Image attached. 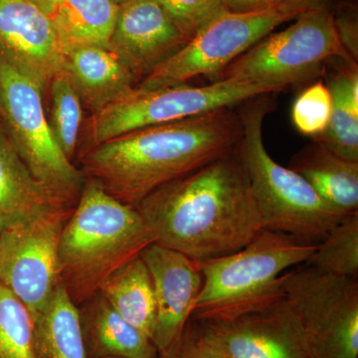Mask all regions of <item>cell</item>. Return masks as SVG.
<instances>
[{
	"mask_svg": "<svg viewBox=\"0 0 358 358\" xmlns=\"http://www.w3.org/2000/svg\"><path fill=\"white\" fill-rule=\"evenodd\" d=\"M315 246L265 229L239 251L201 262L203 284L192 317L226 320L274 305L285 298V273L305 263Z\"/></svg>",
	"mask_w": 358,
	"mask_h": 358,
	"instance_id": "cell-5",
	"label": "cell"
},
{
	"mask_svg": "<svg viewBox=\"0 0 358 358\" xmlns=\"http://www.w3.org/2000/svg\"><path fill=\"white\" fill-rule=\"evenodd\" d=\"M48 87L51 96L50 114L47 117L49 126L63 154L73 162L83 126V105L65 70L54 76Z\"/></svg>",
	"mask_w": 358,
	"mask_h": 358,
	"instance_id": "cell-25",
	"label": "cell"
},
{
	"mask_svg": "<svg viewBox=\"0 0 358 358\" xmlns=\"http://www.w3.org/2000/svg\"><path fill=\"white\" fill-rule=\"evenodd\" d=\"M294 20L282 31L264 37L212 77V82H248L281 92L315 76L331 59L355 62L341 43L327 4L312 7Z\"/></svg>",
	"mask_w": 358,
	"mask_h": 358,
	"instance_id": "cell-7",
	"label": "cell"
},
{
	"mask_svg": "<svg viewBox=\"0 0 358 358\" xmlns=\"http://www.w3.org/2000/svg\"><path fill=\"white\" fill-rule=\"evenodd\" d=\"M155 242L136 207L122 203L86 178L61 232L59 281L79 307L98 293L113 273Z\"/></svg>",
	"mask_w": 358,
	"mask_h": 358,
	"instance_id": "cell-3",
	"label": "cell"
},
{
	"mask_svg": "<svg viewBox=\"0 0 358 358\" xmlns=\"http://www.w3.org/2000/svg\"><path fill=\"white\" fill-rule=\"evenodd\" d=\"M329 77L331 113L326 131L315 140L341 159L358 162L357 63L343 61Z\"/></svg>",
	"mask_w": 358,
	"mask_h": 358,
	"instance_id": "cell-21",
	"label": "cell"
},
{
	"mask_svg": "<svg viewBox=\"0 0 358 358\" xmlns=\"http://www.w3.org/2000/svg\"><path fill=\"white\" fill-rule=\"evenodd\" d=\"M31 1L51 17L52 14L55 13L57 7L62 3L63 0H31Z\"/></svg>",
	"mask_w": 358,
	"mask_h": 358,
	"instance_id": "cell-32",
	"label": "cell"
},
{
	"mask_svg": "<svg viewBox=\"0 0 358 358\" xmlns=\"http://www.w3.org/2000/svg\"><path fill=\"white\" fill-rule=\"evenodd\" d=\"M181 32L192 38L223 8L222 0H157Z\"/></svg>",
	"mask_w": 358,
	"mask_h": 358,
	"instance_id": "cell-28",
	"label": "cell"
},
{
	"mask_svg": "<svg viewBox=\"0 0 358 358\" xmlns=\"http://www.w3.org/2000/svg\"><path fill=\"white\" fill-rule=\"evenodd\" d=\"M0 57L43 90L64 70L51 17L31 0H0Z\"/></svg>",
	"mask_w": 358,
	"mask_h": 358,
	"instance_id": "cell-13",
	"label": "cell"
},
{
	"mask_svg": "<svg viewBox=\"0 0 358 358\" xmlns=\"http://www.w3.org/2000/svg\"><path fill=\"white\" fill-rule=\"evenodd\" d=\"M98 293L127 322L152 338L155 322L154 286L141 257L117 268L103 282Z\"/></svg>",
	"mask_w": 358,
	"mask_h": 358,
	"instance_id": "cell-23",
	"label": "cell"
},
{
	"mask_svg": "<svg viewBox=\"0 0 358 358\" xmlns=\"http://www.w3.org/2000/svg\"><path fill=\"white\" fill-rule=\"evenodd\" d=\"M72 210L53 209L0 232V284L22 301L32 320L60 282L59 241Z\"/></svg>",
	"mask_w": 358,
	"mask_h": 358,
	"instance_id": "cell-11",
	"label": "cell"
},
{
	"mask_svg": "<svg viewBox=\"0 0 358 358\" xmlns=\"http://www.w3.org/2000/svg\"><path fill=\"white\" fill-rule=\"evenodd\" d=\"M282 3L281 0H222V6L232 13H250Z\"/></svg>",
	"mask_w": 358,
	"mask_h": 358,
	"instance_id": "cell-31",
	"label": "cell"
},
{
	"mask_svg": "<svg viewBox=\"0 0 358 358\" xmlns=\"http://www.w3.org/2000/svg\"><path fill=\"white\" fill-rule=\"evenodd\" d=\"M0 358H36L31 315L22 301L1 284Z\"/></svg>",
	"mask_w": 358,
	"mask_h": 358,
	"instance_id": "cell-26",
	"label": "cell"
},
{
	"mask_svg": "<svg viewBox=\"0 0 358 358\" xmlns=\"http://www.w3.org/2000/svg\"><path fill=\"white\" fill-rule=\"evenodd\" d=\"M78 310L88 358H159L152 338L127 322L100 293Z\"/></svg>",
	"mask_w": 358,
	"mask_h": 358,
	"instance_id": "cell-17",
	"label": "cell"
},
{
	"mask_svg": "<svg viewBox=\"0 0 358 358\" xmlns=\"http://www.w3.org/2000/svg\"><path fill=\"white\" fill-rule=\"evenodd\" d=\"M105 358H119V357H105Z\"/></svg>",
	"mask_w": 358,
	"mask_h": 358,
	"instance_id": "cell-35",
	"label": "cell"
},
{
	"mask_svg": "<svg viewBox=\"0 0 358 358\" xmlns=\"http://www.w3.org/2000/svg\"><path fill=\"white\" fill-rule=\"evenodd\" d=\"M155 300V322L152 339L159 353L173 345L192 317L203 284L201 263L157 243L141 252Z\"/></svg>",
	"mask_w": 358,
	"mask_h": 358,
	"instance_id": "cell-14",
	"label": "cell"
},
{
	"mask_svg": "<svg viewBox=\"0 0 358 358\" xmlns=\"http://www.w3.org/2000/svg\"><path fill=\"white\" fill-rule=\"evenodd\" d=\"M43 92L38 84L0 57V115L8 138L52 199L60 206L73 209L86 178L54 138L44 110Z\"/></svg>",
	"mask_w": 358,
	"mask_h": 358,
	"instance_id": "cell-8",
	"label": "cell"
},
{
	"mask_svg": "<svg viewBox=\"0 0 358 358\" xmlns=\"http://www.w3.org/2000/svg\"><path fill=\"white\" fill-rule=\"evenodd\" d=\"M243 134L239 113L213 110L131 131L79 159L85 178L136 207L162 186L230 154Z\"/></svg>",
	"mask_w": 358,
	"mask_h": 358,
	"instance_id": "cell-2",
	"label": "cell"
},
{
	"mask_svg": "<svg viewBox=\"0 0 358 358\" xmlns=\"http://www.w3.org/2000/svg\"><path fill=\"white\" fill-rule=\"evenodd\" d=\"M56 208L64 207L35 179L10 138L0 129V232Z\"/></svg>",
	"mask_w": 358,
	"mask_h": 358,
	"instance_id": "cell-18",
	"label": "cell"
},
{
	"mask_svg": "<svg viewBox=\"0 0 358 358\" xmlns=\"http://www.w3.org/2000/svg\"><path fill=\"white\" fill-rule=\"evenodd\" d=\"M188 40L157 0H129L120 6L109 49L140 82Z\"/></svg>",
	"mask_w": 358,
	"mask_h": 358,
	"instance_id": "cell-15",
	"label": "cell"
},
{
	"mask_svg": "<svg viewBox=\"0 0 358 358\" xmlns=\"http://www.w3.org/2000/svg\"><path fill=\"white\" fill-rule=\"evenodd\" d=\"M272 109L268 95L240 103L238 113L243 134L235 152L248 178L264 228L301 243L317 245L346 215L324 201L300 174L278 164L268 154L263 140V122Z\"/></svg>",
	"mask_w": 358,
	"mask_h": 358,
	"instance_id": "cell-4",
	"label": "cell"
},
{
	"mask_svg": "<svg viewBox=\"0 0 358 358\" xmlns=\"http://www.w3.org/2000/svg\"><path fill=\"white\" fill-rule=\"evenodd\" d=\"M285 296L305 331L310 358H358V280L306 264L285 273Z\"/></svg>",
	"mask_w": 358,
	"mask_h": 358,
	"instance_id": "cell-10",
	"label": "cell"
},
{
	"mask_svg": "<svg viewBox=\"0 0 358 358\" xmlns=\"http://www.w3.org/2000/svg\"><path fill=\"white\" fill-rule=\"evenodd\" d=\"M200 322L224 358H310L305 331L286 296L258 312Z\"/></svg>",
	"mask_w": 358,
	"mask_h": 358,
	"instance_id": "cell-12",
	"label": "cell"
},
{
	"mask_svg": "<svg viewBox=\"0 0 358 358\" xmlns=\"http://www.w3.org/2000/svg\"><path fill=\"white\" fill-rule=\"evenodd\" d=\"M64 70L82 105L92 114L128 95L138 77L109 48L85 46L65 54Z\"/></svg>",
	"mask_w": 358,
	"mask_h": 358,
	"instance_id": "cell-16",
	"label": "cell"
},
{
	"mask_svg": "<svg viewBox=\"0 0 358 358\" xmlns=\"http://www.w3.org/2000/svg\"><path fill=\"white\" fill-rule=\"evenodd\" d=\"M36 358H88L79 310L59 282L51 300L34 320Z\"/></svg>",
	"mask_w": 358,
	"mask_h": 358,
	"instance_id": "cell-22",
	"label": "cell"
},
{
	"mask_svg": "<svg viewBox=\"0 0 358 358\" xmlns=\"http://www.w3.org/2000/svg\"><path fill=\"white\" fill-rule=\"evenodd\" d=\"M110 1H113L114 3L117 4V6H121L122 4L126 3L129 0H110Z\"/></svg>",
	"mask_w": 358,
	"mask_h": 358,
	"instance_id": "cell-34",
	"label": "cell"
},
{
	"mask_svg": "<svg viewBox=\"0 0 358 358\" xmlns=\"http://www.w3.org/2000/svg\"><path fill=\"white\" fill-rule=\"evenodd\" d=\"M136 209L155 243L200 263L239 251L265 230L235 150L162 186Z\"/></svg>",
	"mask_w": 358,
	"mask_h": 358,
	"instance_id": "cell-1",
	"label": "cell"
},
{
	"mask_svg": "<svg viewBox=\"0 0 358 358\" xmlns=\"http://www.w3.org/2000/svg\"><path fill=\"white\" fill-rule=\"evenodd\" d=\"M281 1L307 7H315L327 4V0H281Z\"/></svg>",
	"mask_w": 358,
	"mask_h": 358,
	"instance_id": "cell-33",
	"label": "cell"
},
{
	"mask_svg": "<svg viewBox=\"0 0 358 358\" xmlns=\"http://www.w3.org/2000/svg\"><path fill=\"white\" fill-rule=\"evenodd\" d=\"M159 358H224L207 336L199 320L190 317L173 345Z\"/></svg>",
	"mask_w": 358,
	"mask_h": 358,
	"instance_id": "cell-29",
	"label": "cell"
},
{
	"mask_svg": "<svg viewBox=\"0 0 358 358\" xmlns=\"http://www.w3.org/2000/svg\"><path fill=\"white\" fill-rule=\"evenodd\" d=\"M303 264L327 274L357 278L358 212L334 226Z\"/></svg>",
	"mask_w": 358,
	"mask_h": 358,
	"instance_id": "cell-24",
	"label": "cell"
},
{
	"mask_svg": "<svg viewBox=\"0 0 358 358\" xmlns=\"http://www.w3.org/2000/svg\"><path fill=\"white\" fill-rule=\"evenodd\" d=\"M289 169L341 213L358 212V162L341 159L313 141L289 160Z\"/></svg>",
	"mask_w": 358,
	"mask_h": 358,
	"instance_id": "cell-19",
	"label": "cell"
},
{
	"mask_svg": "<svg viewBox=\"0 0 358 358\" xmlns=\"http://www.w3.org/2000/svg\"><path fill=\"white\" fill-rule=\"evenodd\" d=\"M334 20L341 45L352 60L357 62L358 24L357 14L343 13L339 16H336L334 14Z\"/></svg>",
	"mask_w": 358,
	"mask_h": 358,
	"instance_id": "cell-30",
	"label": "cell"
},
{
	"mask_svg": "<svg viewBox=\"0 0 358 358\" xmlns=\"http://www.w3.org/2000/svg\"><path fill=\"white\" fill-rule=\"evenodd\" d=\"M278 93L277 90L248 82H212L206 86L187 85L131 93L90 115L82 126L78 157L122 134L233 108L250 99Z\"/></svg>",
	"mask_w": 358,
	"mask_h": 358,
	"instance_id": "cell-6",
	"label": "cell"
},
{
	"mask_svg": "<svg viewBox=\"0 0 358 358\" xmlns=\"http://www.w3.org/2000/svg\"><path fill=\"white\" fill-rule=\"evenodd\" d=\"M310 8L286 2L250 13L222 8L134 89L152 91L185 84L193 78L215 76L278 26L293 21Z\"/></svg>",
	"mask_w": 358,
	"mask_h": 358,
	"instance_id": "cell-9",
	"label": "cell"
},
{
	"mask_svg": "<svg viewBox=\"0 0 358 358\" xmlns=\"http://www.w3.org/2000/svg\"><path fill=\"white\" fill-rule=\"evenodd\" d=\"M331 113V92L327 84L317 81L296 96L292 108V120L301 134L315 140L326 131Z\"/></svg>",
	"mask_w": 358,
	"mask_h": 358,
	"instance_id": "cell-27",
	"label": "cell"
},
{
	"mask_svg": "<svg viewBox=\"0 0 358 358\" xmlns=\"http://www.w3.org/2000/svg\"><path fill=\"white\" fill-rule=\"evenodd\" d=\"M119 10L110 0H63L51 20L64 55L80 47L109 48Z\"/></svg>",
	"mask_w": 358,
	"mask_h": 358,
	"instance_id": "cell-20",
	"label": "cell"
}]
</instances>
